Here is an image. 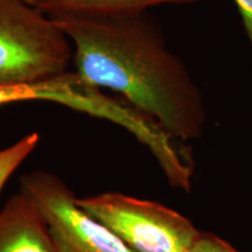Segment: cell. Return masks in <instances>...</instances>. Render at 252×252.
<instances>
[{
    "instance_id": "obj_1",
    "label": "cell",
    "mask_w": 252,
    "mask_h": 252,
    "mask_svg": "<svg viewBox=\"0 0 252 252\" xmlns=\"http://www.w3.org/2000/svg\"><path fill=\"white\" fill-rule=\"evenodd\" d=\"M52 19L70 41L74 71L86 83L118 94L182 143L202 135V94L146 11Z\"/></svg>"
},
{
    "instance_id": "obj_2",
    "label": "cell",
    "mask_w": 252,
    "mask_h": 252,
    "mask_svg": "<svg viewBox=\"0 0 252 252\" xmlns=\"http://www.w3.org/2000/svg\"><path fill=\"white\" fill-rule=\"evenodd\" d=\"M72 64V46L52 18L24 0H0V87L59 76Z\"/></svg>"
},
{
    "instance_id": "obj_3",
    "label": "cell",
    "mask_w": 252,
    "mask_h": 252,
    "mask_svg": "<svg viewBox=\"0 0 252 252\" xmlns=\"http://www.w3.org/2000/svg\"><path fill=\"white\" fill-rule=\"evenodd\" d=\"M76 202L135 252H189L202 234L171 208L122 193L76 197Z\"/></svg>"
},
{
    "instance_id": "obj_4",
    "label": "cell",
    "mask_w": 252,
    "mask_h": 252,
    "mask_svg": "<svg viewBox=\"0 0 252 252\" xmlns=\"http://www.w3.org/2000/svg\"><path fill=\"white\" fill-rule=\"evenodd\" d=\"M20 191L39 208L62 252H135L82 209L68 186L52 173L36 171L23 175Z\"/></svg>"
},
{
    "instance_id": "obj_5",
    "label": "cell",
    "mask_w": 252,
    "mask_h": 252,
    "mask_svg": "<svg viewBox=\"0 0 252 252\" xmlns=\"http://www.w3.org/2000/svg\"><path fill=\"white\" fill-rule=\"evenodd\" d=\"M0 252H62L39 208L23 191L0 210Z\"/></svg>"
},
{
    "instance_id": "obj_6",
    "label": "cell",
    "mask_w": 252,
    "mask_h": 252,
    "mask_svg": "<svg viewBox=\"0 0 252 252\" xmlns=\"http://www.w3.org/2000/svg\"><path fill=\"white\" fill-rule=\"evenodd\" d=\"M49 18L62 15H103L147 11L162 4H185L196 0H24Z\"/></svg>"
},
{
    "instance_id": "obj_7",
    "label": "cell",
    "mask_w": 252,
    "mask_h": 252,
    "mask_svg": "<svg viewBox=\"0 0 252 252\" xmlns=\"http://www.w3.org/2000/svg\"><path fill=\"white\" fill-rule=\"evenodd\" d=\"M39 141V134L30 133L11 146L0 150V193L18 167L36 149Z\"/></svg>"
},
{
    "instance_id": "obj_8",
    "label": "cell",
    "mask_w": 252,
    "mask_h": 252,
    "mask_svg": "<svg viewBox=\"0 0 252 252\" xmlns=\"http://www.w3.org/2000/svg\"><path fill=\"white\" fill-rule=\"evenodd\" d=\"M45 97V87L40 82L21 86L0 87V105L25 100H42Z\"/></svg>"
},
{
    "instance_id": "obj_9",
    "label": "cell",
    "mask_w": 252,
    "mask_h": 252,
    "mask_svg": "<svg viewBox=\"0 0 252 252\" xmlns=\"http://www.w3.org/2000/svg\"><path fill=\"white\" fill-rule=\"evenodd\" d=\"M189 252H242L212 232H202Z\"/></svg>"
},
{
    "instance_id": "obj_10",
    "label": "cell",
    "mask_w": 252,
    "mask_h": 252,
    "mask_svg": "<svg viewBox=\"0 0 252 252\" xmlns=\"http://www.w3.org/2000/svg\"><path fill=\"white\" fill-rule=\"evenodd\" d=\"M247 34L252 43V0H235Z\"/></svg>"
}]
</instances>
